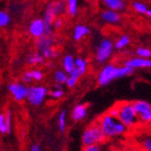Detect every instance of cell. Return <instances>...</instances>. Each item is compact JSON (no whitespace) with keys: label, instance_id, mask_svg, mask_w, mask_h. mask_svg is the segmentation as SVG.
I'll return each mask as SVG.
<instances>
[{"label":"cell","instance_id":"6da1fadb","mask_svg":"<svg viewBox=\"0 0 151 151\" xmlns=\"http://www.w3.org/2000/svg\"><path fill=\"white\" fill-rule=\"evenodd\" d=\"M134 73L132 68L126 65L117 66L114 63H108L99 72L97 76V82L99 86H106L114 80L129 76Z\"/></svg>","mask_w":151,"mask_h":151},{"label":"cell","instance_id":"7a4b0ae2","mask_svg":"<svg viewBox=\"0 0 151 151\" xmlns=\"http://www.w3.org/2000/svg\"><path fill=\"white\" fill-rule=\"evenodd\" d=\"M97 123L106 135L107 139H114L123 136L128 131L127 127L117 117L109 115L108 112L99 117Z\"/></svg>","mask_w":151,"mask_h":151},{"label":"cell","instance_id":"3957f363","mask_svg":"<svg viewBox=\"0 0 151 151\" xmlns=\"http://www.w3.org/2000/svg\"><path fill=\"white\" fill-rule=\"evenodd\" d=\"M116 104L119 109L117 118L127 127L128 129H136L139 125V118L133 106V102L120 101Z\"/></svg>","mask_w":151,"mask_h":151},{"label":"cell","instance_id":"277c9868","mask_svg":"<svg viewBox=\"0 0 151 151\" xmlns=\"http://www.w3.org/2000/svg\"><path fill=\"white\" fill-rule=\"evenodd\" d=\"M107 137L99 126L97 121L89 125L81 136V142L83 147L101 145L107 140Z\"/></svg>","mask_w":151,"mask_h":151},{"label":"cell","instance_id":"5b68a950","mask_svg":"<svg viewBox=\"0 0 151 151\" xmlns=\"http://www.w3.org/2000/svg\"><path fill=\"white\" fill-rule=\"evenodd\" d=\"M133 106L141 127H151V104L146 101H135Z\"/></svg>","mask_w":151,"mask_h":151},{"label":"cell","instance_id":"8992f818","mask_svg":"<svg viewBox=\"0 0 151 151\" xmlns=\"http://www.w3.org/2000/svg\"><path fill=\"white\" fill-rule=\"evenodd\" d=\"M114 47V44L111 39H103L99 44L97 50H96L95 59L97 63L102 64L109 61L113 53Z\"/></svg>","mask_w":151,"mask_h":151},{"label":"cell","instance_id":"52a82bcc","mask_svg":"<svg viewBox=\"0 0 151 151\" xmlns=\"http://www.w3.org/2000/svg\"><path fill=\"white\" fill-rule=\"evenodd\" d=\"M53 38L52 35H44L43 37L38 38L37 40V48L40 53L44 58H52L56 55V52L52 49Z\"/></svg>","mask_w":151,"mask_h":151},{"label":"cell","instance_id":"ba28073f","mask_svg":"<svg viewBox=\"0 0 151 151\" xmlns=\"http://www.w3.org/2000/svg\"><path fill=\"white\" fill-rule=\"evenodd\" d=\"M48 94V91L44 86H33L28 88L27 100L34 106L41 105Z\"/></svg>","mask_w":151,"mask_h":151},{"label":"cell","instance_id":"9c48e42d","mask_svg":"<svg viewBox=\"0 0 151 151\" xmlns=\"http://www.w3.org/2000/svg\"><path fill=\"white\" fill-rule=\"evenodd\" d=\"M135 139L139 151H151V129L141 130L136 135Z\"/></svg>","mask_w":151,"mask_h":151},{"label":"cell","instance_id":"30bf717a","mask_svg":"<svg viewBox=\"0 0 151 151\" xmlns=\"http://www.w3.org/2000/svg\"><path fill=\"white\" fill-rule=\"evenodd\" d=\"M29 33L35 38H41L45 35V24L43 19L36 18L29 24Z\"/></svg>","mask_w":151,"mask_h":151},{"label":"cell","instance_id":"8fae6325","mask_svg":"<svg viewBox=\"0 0 151 151\" xmlns=\"http://www.w3.org/2000/svg\"><path fill=\"white\" fill-rule=\"evenodd\" d=\"M124 65L135 69H142V68H151V59H145L140 57H133L125 61Z\"/></svg>","mask_w":151,"mask_h":151},{"label":"cell","instance_id":"7c38bea8","mask_svg":"<svg viewBox=\"0 0 151 151\" xmlns=\"http://www.w3.org/2000/svg\"><path fill=\"white\" fill-rule=\"evenodd\" d=\"M11 93L14 95V97L17 101H22L25 98H27L28 94V89L25 86L20 84V83H12L8 87Z\"/></svg>","mask_w":151,"mask_h":151},{"label":"cell","instance_id":"4fadbf2b","mask_svg":"<svg viewBox=\"0 0 151 151\" xmlns=\"http://www.w3.org/2000/svg\"><path fill=\"white\" fill-rule=\"evenodd\" d=\"M101 19L109 24H115L120 21V15L119 12L106 9L101 13Z\"/></svg>","mask_w":151,"mask_h":151},{"label":"cell","instance_id":"5bb4252c","mask_svg":"<svg viewBox=\"0 0 151 151\" xmlns=\"http://www.w3.org/2000/svg\"><path fill=\"white\" fill-rule=\"evenodd\" d=\"M88 108L85 104H77L72 111V119L74 121H81L87 116Z\"/></svg>","mask_w":151,"mask_h":151},{"label":"cell","instance_id":"9a60e30c","mask_svg":"<svg viewBox=\"0 0 151 151\" xmlns=\"http://www.w3.org/2000/svg\"><path fill=\"white\" fill-rule=\"evenodd\" d=\"M107 9L116 12L123 11L126 8V2L124 0H101Z\"/></svg>","mask_w":151,"mask_h":151},{"label":"cell","instance_id":"2e32d148","mask_svg":"<svg viewBox=\"0 0 151 151\" xmlns=\"http://www.w3.org/2000/svg\"><path fill=\"white\" fill-rule=\"evenodd\" d=\"M90 28L84 24H77L73 30V38L75 41H81L90 34Z\"/></svg>","mask_w":151,"mask_h":151},{"label":"cell","instance_id":"e0dca14e","mask_svg":"<svg viewBox=\"0 0 151 151\" xmlns=\"http://www.w3.org/2000/svg\"><path fill=\"white\" fill-rule=\"evenodd\" d=\"M63 71L68 74L72 73L75 70V59L71 54H67L63 59Z\"/></svg>","mask_w":151,"mask_h":151},{"label":"cell","instance_id":"ac0fdd59","mask_svg":"<svg viewBox=\"0 0 151 151\" xmlns=\"http://www.w3.org/2000/svg\"><path fill=\"white\" fill-rule=\"evenodd\" d=\"M43 78V73L39 71V70H33L31 72H27L25 73L24 76V81L28 82L31 81L32 80H36V81H41Z\"/></svg>","mask_w":151,"mask_h":151},{"label":"cell","instance_id":"d6986e66","mask_svg":"<svg viewBox=\"0 0 151 151\" xmlns=\"http://www.w3.org/2000/svg\"><path fill=\"white\" fill-rule=\"evenodd\" d=\"M130 44V37L128 35H121L116 42H115V48L117 50H122L125 47H127Z\"/></svg>","mask_w":151,"mask_h":151},{"label":"cell","instance_id":"ffe728a7","mask_svg":"<svg viewBox=\"0 0 151 151\" xmlns=\"http://www.w3.org/2000/svg\"><path fill=\"white\" fill-rule=\"evenodd\" d=\"M68 78H69V74H68L66 72L64 71H57L54 73V80L57 82L58 84L62 85V84H66Z\"/></svg>","mask_w":151,"mask_h":151},{"label":"cell","instance_id":"44dd1931","mask_svg":"<svg viewBox=\"0 0 151 151\" xmlns=\"http://www.w3.org/2000/svg\"><path fill=\"white\" fill-rule=\"evenodd\" d=\"M87 68H88V61L85 60L84 58H76L75 59V69L80 71L83 74L86 73L87 72Z\"/></svg>","mask_w":151,"mask_h":151},{"label":"cell","instance_id":"7402d4cb","mask_svg":"<svg viewBox=\"0 0 151 151\" xmlns=\"http://www.w3.org/2000/svg\"><path fill=\"white\" fill-rule=\"evenodd\" d=\"M67 10L71 17H75L78 13V0H67Z\"/></svg>","mask_w":151,"mask_h":151},{"label":"cell","instance_id":"603a6c76","mask_svg":"<svg viewBox=\"0 0 151 151\" xmlns=\"http://www.w3.org/2000/svg\"><path fill=\"white\" fill-rule=\"evenodd\" d=\"M43 61H44V56L40 52L32 53L28 56V58H27V62L30 64H38V63H41Z\"/></svg>","mask_w":151,"mask_h":151},{"label":"cell","instance_id":"cb8c5ba5","mask_svg":"<svg viewBox=\"0 0 151 151\" xmlns=\"http://www.w3.org/2000/svg\"><path fill=\"white\" fill-rule=\"evenodd\" d=\"M66 117H67V111L65 109H63L59 114V118H58V127L60 131L62 132H63L66 129Z\"/></svg>","mask_w":151,"mask_h":151},{"label":"cell","instance_id":"d4e9b609","mask_svg":"<svg viewBox=\"0 0 151 151\" xmlns=\"http://www.w3.org/2000/svg\"><path fill=\"white\" fill-rule=\"evenodd\" d=\"M136 54L138 57L149 59L151 57V50L147 47H139L136 50Z\"/></svg>","mask_w":151,"mask_h":151},{"label":"cell","instance_id":"484cf974","mask_svg":"<svg viewBox=\"0 0 151 151\" xmlns=\"http://www.w3.org/2000/svg\"><path fill=\"white\" fill-rule=\"evenodd\" d=\"M132 7H133V9H134L137 13L145 14V15L147 14V11L148 10L146 4L141 3V2H139V1H135V2H133Z\"/></svg>","mask_w":151,"mask_h":151},{"label":"cell","instance_id":"4316f807","mask_svg":"<svg viewBox=\"0 0 151 151\" xmlns=\"http://www.w3.org/2000/svg\"><path fill=\"white\" fill-rule=\"evenodd\" d=\"M55 86H56L55 89H54L53 91H52L50 94H51V97L52 99H54V100H59V99H61L63 96L64 95V91L61 88V85L60 84H56Z\"/></svg>","mask_w":151,"mask_h":151},{"label":"cell","instance_id":"83f0119b","mask_svg":"<svg viewBox=\"0 0 151 151\" xmlns=\"http://www.w3.org/2000/svg\"><path fill=\"white\" fill-rule=\"evenodd\" d=\"M9 23H10L9 15L6 12L0 10V27H5L8 25Z\"/></svg>","mask_w":151,"mask_h":151},{"label":"cell","instance_id":"f1b7e54d","mask_svg":"<svg viewBox=\"0 0 151 151\" xmlns=\"http://www.w3.org/2000/svg\"><path fill=\"white\" fill-rule=\"evenodd\" d=\"M81 151H104L101 145H93V146H88L83 147Z\"/></svg>","mask_w":151,"mask_h":151},{"label":"cell","instance_id":"f546056e","mask_svg":"<svg viewBox=\"0 0 151 151\" xmlns=\"http://www.w3.org/2000/svg\"><path fill=\"white\" fill-rule=\"evenodd\" d=\"M0 132L2 133H6L7 129H6V117L2 114H0Z\"/></svg>","mask_w":151,"mask_h":151},{"label":"cell","instance_id":"4dcf8cb0","mask_svg":"<svg viewBox=\"0 0 151 151\" xmlns=\"http://www.w3.org/2000/svg\"><path fill=\"white\" fill-rule=\"evenodd\" d=\"M78 81H79V80H77V79H75V78H73V77H72V76L69 75V78H68V81H67L66 85H67L68 87H69V88H73V87L76 86Z\"/></svg>","mask_w":151,"mask_h":151},{"label":"cell","instance_id":"1f68e13d","mask_svg":"<svg viewBox=\"0 0 151 151\" xmlns=\"http://www.w3.org/2000/svg\"><path fill=\"white\" fill-rule=\"evenodd\" d=\"M63 20H62V18H60V17H57V18H55V20L53 21V23H52V26H53V28H55V29H59V28H61V27L63 26Z\"/></svg>","mask_w":151,"mask_h":151},{"label":"cell","instance_id":"d6a6232c","mask_svg":"<svg viewBox=\"0 0 151 151\" xmlns=\"http://www.w3.org/2000/svg\"><path fill=\"white\" fill-rule=\"evenodd\" d=\"M6 123L7 133H9L11 130V113L9 111H7V113L6 115Z\"/></svg>","mask_w":151,"mask_h":151},{"label":"cell","instance_id":"836d02e7","mask_svg":"<svg viewBox=\"0 0 151 151\" xmlns=\"http://www.w3.org/2000/svg\"><path fill=\"white\" fill-rule=\"evenodd\" d=\"M116 151H139V149L129 147V146H125V147H121L119 148H118Z\"/></svg>","mask_w":151,"mask_h":151},{"label":"cell","instance_id":"e575fe53","mask_svg":"<svg viewBox=\"0 0 151 151\" xmlns=\"http://www.w3.org/2000/svg\"><path fill=\"white\" fill-rule=\"evenodd\" d=\"M32 151H40V148L37 145H35L33 147H32Z\"/></svg>","mask_w":151,"mask_h":151},{"label":"cell","instance_id":"d590c367","mask_svg":"<svg viewBox=\"0 0 151 151\" xmlns=\"http://www.w3.org/2000/svg\"><path fill=\"white\" fill-rule=\"evenodd\" d=\"M146 15L148 17H151V9H148L147 11V14Z\"/></svg>","mask_w":151,"mask_h":151}]
</instances>
